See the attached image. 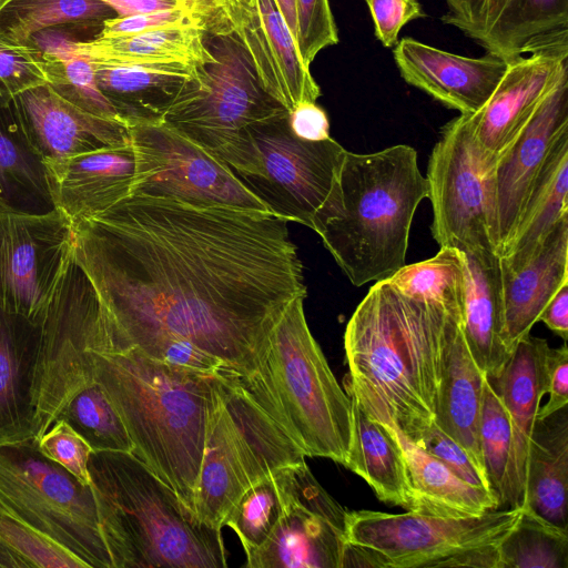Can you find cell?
<instances>
[{
  "instance_id": "1",
  "label": "cell",
  "mask_w": 568,
  "mask_h": 568,
  "mask_svg": "<svg viewBox=\"0 0 568 568\" xmlns=\"http://www.w3.org/2000/svg\"><path fill=\"white\" fill-rule=\"evenodd\" d=\"M287 223L270 211L132 193L72 224L108 351L179 337L254 373L281 313L307 294Z\"/></svg>"
},
{
  "instance_id": "2",
  "label": "cell",
  "mask_w": 568,
  "mask_h": 568,
  "mask_svg": "<svg viewBox=\"0 0 568 568\" xmlns=\"http://www.w3.org/2000/svg\"><path fill=\"white\" fill-rule=\"evenodd\" d=\"M450 312L375 282L344 333V388L419 445L434 425ZM458 314V313H456Z\"/></svg>"
},
{
  "instance_id": "3",
  "label": "cell",
  "mask_w": 568,
  "mask_h": 568,
  "mask_svg": "<svg viewBox=\"0 0 568 568\" xmlns=\"http://www.w3.org/2000/svg\"><path fill=\"white\" fill-rule=\"evenodd\" d=\"M88 376L120 415L132 452L194 511L212 400V375L156 361L131 346L89 351Z\"/></svg>"
},
{
  "instance_id": "4",
  "label": "cell",
  "mask_w": 568,
  "mask_h": 568,
  "mask_svg": "<svg viewBox=\"0 0 568 568\" xmlns=\"http://www.w3.org/2000/svg\"><path fill=\"white\" fill-rule=\"evenodd\" d=\"M101 532L113 568H225L221 529L201 521L132 453L89 459Z\"/></svg>"
},
{
  "instance_id": "5",
  "label": "cell",
  "mask_w": 568,
  "mask_h": 568,
  "mask_svg": "<svg viewBox=\"0 0 568 568\" xmlns=\"http://www.w3.org/2000/svg\"><path fill=\"white\" fill-rule=\"evenodd\" d=\"M339 189L341 210L317 234L353 285L387 280L406 264L413 217L428 197L416 150L347 151Z\"/></svg>"
},
{
  "instance_id": "6",
  "label": "cell",
  "mask_w": 568,
  "mask_h": 568,
  "mask_svg": "<svg viewBox=\"0 0 568 568\" xmlns=\"http://www.w3.org/2000/svg\"><path fill=\"white\" fill-rule=\"evenodd\" d=\"M211 385L194 513L221 529L251 486L278 468L305 462L306 456L280 423L257 369L243 375L224 367L212 375Z\"/></svg>"
},
{
  "instance_id": "7",
  "label": "cell",
  "mask_w": 568,
  "mask_h": 568,
  "mask_svg": "<svg viewBox=\"0 0 568 568\" xmlns=\"http://www.w3.org/2000/svg\"><path fill=\"white\" fill-rule=\"evenodd\" d=\"M211 58L193 74L160 122L223 161L237 178L260 173L250 130L288 113L261 85L234 34L210 37Z\"/></svg>"
},
{
  "instance_id": "8",
  "label": "cell",
  "mask_w": 568,
  "mask_h": 568,
  "mask_svg": "<svg viewBox=\"0 0 568 568\" xmlns=\"http://www.w3.org/2000/svg\"><path fill=\"white\" fill-rule=\"evenodd\" d=\"M294 298L281 313L257 368L280 423L306 457L345 465L352 440V399L339 386Z\"/></svg>"
},
{
  "instance_id": "9",
  "label": "cell",
  "mask_w": 568,
  "mask_h": 568,
  "mask_svg": "<svg viewBox=\"0 0 568 568\" xmlns=\"http://www.w3.org/2000/svg\"><path fill=\"white\" fill-rule=\"evenodd\" d=\"M0 500L91 568H113L91 485L47 457L36 437L0 445Z\"/></svg>"
},
{
  "instance_id": "10",
  "label": "cell",
  "mask_w": 568,
  "mask_h": 568,
  "mask_svg": "<svg viewBox=\"0 0 568 568\" xmlns=\"http://www.w3.org/2000/svg\"><path fill=\"white\" fill-rule=\"evenodd\" d=\"M523 507L473 517H438L412 511H348L343 567H442L448 558L498 546L517 524Z\"/></svg>"
},
{
  "instance_id": "11",
  "label": "cell",
  "mask_w": 568,
  "mask_h": 568,
  "mask_svg": "<svg viewBox=\"0 0 568 568\" xmlns=\"http://www.w3.org/2000/svg\"><path fill=\"white\" fill-rule=\"evenodd\" d=\"M260 173L239 178L272 213L318 233L341 210L339 174L346 150L334 139L304 141L288 113L250 130Z\"/></svg>"
},
{
  "instance_id": "12",
  "label": "cell",
  "mask_w": 568,
  "mask_h": 568,
  "mask_svg": "<svg viewBox=\"0 0 568 568\" xmlns=\"http://www.w3.org/2000/svg\"><path fill=\"white\" fill-rule=\"evenodd\" d=\"M465 113L447 122L427 169L432 234L439 247L495 252L490 171ZM496 253V252H495Z\"/></svg>"
},
{
  "instance_id": "13",
  "label": "cell",
  "mask_w": 568,
  "mask_h": 568,
  "mask_svg": "<svg viewBox=\"0 0 568 568\" xmlns=\"http://www.w3.org/2000/svg\"><path fill=\"white\" fill-rule=\"evenodd\" d=\"M104 324L95 292L81 267L72 261L41 325L36 384L37 439L88 377L89 351L104 345Z\"/></svg>"
},
{
  "instance_id": "14",
  "label": "cell",
  "mask_w": 568,
  "mask_h": 568,
  "mask_svg": "<svg viewBox=\"0 0 568 568\" xmlns=\"http://www.w3.org/2000/svg\"><path fill=\"white\" fill-rule=\"evenodd\" d=\"M73 226L59 210L0 201V307L42 325L72 261Z\"/></svg>"
},
{
  "instance_id": "15",
  "label": "cell",
  "mask_w": 568,
  "mask_h": 568,
  "mask_svg": "<svg viewBox=\"0 0 568 568\" xmlns=\"http://www.w3.org/2000/svg\"><path fill=\"white\" fill-rule=\"evenodd\" d=\"M129 129L138 159L133 193L268 211L230 166L174 129L162 122Z\"/></svg>"
},
{
  "instance_id": "16",
  "label": "cell",
  "mask_w": 568,
  "mask_h": 568,
  "mask_svg": "<svg viewBox=\"0 0 568 568\" xmlns=\"http://www.w3.org/2000/svg\"><path fill=\"white\" fill-rule=\"evenodd\" d=\"M348 510L315 479L305 462L290 466V500L250 568H342Z\"/></svg>"
},
{
  "instance_id": "17",
  "label": "cell",
  "mask_w": 568,
  "mask_h": 568,
  "mask_svg": "<svg viewBox=\"0 0 568 568\" xmlns=\"http://www.w3.org/2000/svg\"><path fill=\"white\" fill-rule=\"evenodd\" d=\"M568 135V78L546 98L490 171L493 242L498 256L510 242L526 202L558 142Z\"/></svg>"
},
{
  "instance_id": "18",
  "label": "cell",
  "mask_w": 568,
  "mask_h": 568,
  "mask_svg": "<svg viewBox=\"0 0 568 568\" xmlns=\"http://www.w3.org/2000/svg\"><path fill=\"white\" fill-rule=\"evenodd\" d=\"M445 24L510 62L568 45V0H445Z\"/></svg>"
},
{
  "instance_id": "19",
  "label": "cell",
  "mask_w": 568,
  "mask_h": 568,
  "mask_svg": "<svg viewBox=\"0 0 568 568\" xmlns=\"http://www.w3.org/2000/svg\"><path fill=\"white\" fill-rule=\"evenodd\" d=\"M566 78L568 45L536 51L510 61L488 101L476 112L465 113L484 156L494 162Z\"/></svg>"
},
{
  "instance_id": "20",
  "label": "cell",
  "mask_w": 568,
  "mask_h": 568,
  "mask_svg": "<svg viewBox=\"0 0 568 568\" xmlns=\"http://www.w3.org/2000/svg\"><path fill=\"white\" fill-rule=\"evenodd\" d=\"M8 108L28 146L42 162L131 140L126 124L79 108L50 84L23 92Z\"/></svg>"
},
{
  "instance_id": "21",
  "label": "cell",
  "mask_w": 568,
  "mask_h": 568,
  "mask_svg": "<svg viewBox=\"0 0 568 568\" xmlns=\"http://www.w3.org/2000/svg\"><path fill=\"white\" fill-rule=\"evenodd\" d=\"M404 81L449 109L474 113L493 95L508 63L490 53L469 58L403 38L393 50Z\"/></svg>"
},
{
  "instance_id": "22",
  "label": "cell",
  "mask_w": 568,
  "mask_h": 568,
  "mask_svg": "<svg viewBox=\"0 0 568 568\" xmlns=\"http://www.w3.org/2000/svg\"><path fill=\"white\" fill-rule=\"evenodd\" d=\"M42 163L53 206L72 224L132 194L138 174L132 140Z\"/></svg>"
},
{
  "instance_id": "23",
  "label": "cell",
  "mask_w": 568,
  "mask_h": 568,
  "mask_svg": "<svg viewBox=\"0 0 568 568\" xmlns=\"http://www.w3.org/2000/svg\"><path fill=\"white\" fill-rule=\"evenodd\" d=\"M549 348L546 339L529 334L516 344L500 374L487 378L506 407L511 427L501 508L525 503L529 439L547 394Z\"/></svg>"
},
{
  "instance_id": "24",
  "label": "cell",
  "mask_w": 568,
  "mask_h": 568,
  "mask_svg": "<svg viewBox=\"0 0 568 568\" xmlns=\"http://www.w3.org/2000/svg\"><path fill=\"white\" fill-rule=\"evenodd\" d=\"M235 37L248 54L263 89L288 113L316 102L322 91L302 61L274 0H255L247 24Z\"/></svg>"
},
{
  "instance_id": "25",
  "label": "cell",
  "mask_w": 568,
  "mask_h": 568,
  "mask_svg": "<svg viewBox=\"0 0 568 568\" xmlns=\"http://www.w3.org/2000/svg\"><path fill=\"white\" fill-rule=\"evenodd\" d=\"M41 326L0 307V445L37 438Z\"/></svg>"
},
{
  "instance_id": "26",
  "label": "cell",
  "mask_w": 568,
  "mask_h": 568,
  "mask_svg": "<svg viewBox=\"0 0 568 568\" xmlns=\"http://www.w3.org/2000/svg\"><path fill=\"white\" fill-rule=\"evenodd\" d=\"M501 281L504 338L513 352L530 334L550 298L568 284V217L559 222L525 264L515 270L501 266Z\"/></svg>"
},
{
  "instance_id": "27",
  "label": "cell",
  "mask_w": 568,
  "mask_h": 568,
  "mask_svg": "<svg viewBox=\"0 0 568 568\" xmlns=\"http://www.w3.org/2000/svg\"><path fill=\"white\" fill-rule=\"evenodd\" d=\"M465 305L462 329L470 354L488 379L496 378L511 352L504 338L500 257L493 251L463 252Z\"/></svg>"
},
{
  "instance_id": "28",
  "label": "cell",
  "mask_w": 568,
  "mask_h": 568,
  "mask_svg": "<svg viewBox=\"0 0 568 568\" xmlns=\"http://www.w3.org/2000/svg\"><path fill=\"white\" fill-rule=\"evenodd\" d=\"M486 375L475 363L453 313L444 349L435 425L453 438L485 475L479 443V420ZM487 479V478H486Z\"/></svg>"
},
{
  "instance_id": "29",
  "label": "cell",
  "mask_w": 568,
  "mask_h": 568,
  "mask_svg": "<svg viewBox=\"0 0 568 568\" xmlns=\"http://www.w3.org/2000/svg\"><path fill=\"white\" fill-rule=\"evenodd\" d=\"M361 407L382 422L403 449L412 485L409 511L458 518L499 509L498 501L488 490L467 483L442 460L406 438L386 414Z\"/></svg>"
},
{
  "instance_id": "30",
  "label": "cell",
  "mask_w": 568,
  "mask_h": 568,
  "mask_svg": "<svg viewBox=\"0 0 568 568\" xmlns=\"http://www.w3.org/2000/svg\"><path fill=\"white\" fill-rule=\"evenodd\" d=\"M205 36L195 24L185 22L128 37L67 41L63 45L100 64L195 68L211 58Z\"/></svg>"
},
{
  "instance_id": "31",
  "label": "cell",
  "mask_w": 568,
  "mask_h": 568,
  "mask_svg": "<svg viewBox=\"0 0 568 568\" xmlns=\"http://www.w3.org/2000/svg\"><path fill=\"white\" fill-rule=\"evenodd\" d=\"M568 405L535 420L528 447L525 508L568 529Z\"/></svg>"
},
{
  "instance_id": "32",
  "label": "cell",
  "mask_w": 568,
  "mask_h": 568,
  "mask_svg": "<svg viewBox=\"0 0 568 568\" xmlns=\"http://www.w3.org/2000/svg\"><path fill=\"white\" fill-rule=\"evenodd\" d=\"M92 62V61H91ZM99 88L128 125L158 123L194 68L94 63Z\"/></svg>"
},
{
  "instance_id": "33",
  "label": "cell",
  "mask_w": 568,
  "mask_h": 568,
  "mask_svg": "<svg viewBox=\"0 0 568 568\" xmlns=\"http://www.w3.org/2000/svg\"><path fill=\"white\" fill-rule=\"evenodd\" d=\"M351 399L352 440L344 466L362 477L381 501L409 511L412 485L400 445L382 422Z\"/></svg>"
},
{
  "instance_id": "34",
  "label": "cell",
  "mask_w": 568,
  "mask_h": 568,
  "mask_svg": "<svg viewBox=\"0 0 568 568\" xmlns=\"http://www.w3.org/2000/svg\"><path fill=\"white\" fill-rule=\"evenodd\" d=\"M568 135L542 169L521 212L515 233L500 254V264L515 270L529 261L551 231L568 217Z\"/></svg>"
},
{
  "instance_id": "35",
  "label": "cell",
  "mask_w": 568,
  "mask_h": 568,
  "mask_svg": "<svg viewBox=\"0 0 568 568\" xmlns=\"http://www.w3.org/2000/svg\"><path fill=\"white\" fill-rule=\"evenodd\" d=\"M0 201L28 212L54 209L42 161L28 146L9 108L1 104Z\"/></svg>"
},
{
  "instance_id": "36",
  "label": "cell",
  "mask_w": 568,
  "mask_h": 568,
  "mask_svg": "<svg viewBox=\"0 0 568 568\" xmlns=\"http://www.w3.org/2000/svg\"><path fill=\"white\" fill-rule=\"evenodd\" d=\"M112 8L100 0H10L0 8V33L28 43L50 27L65 23L99 24L115 17Z\"/></svg>"
},
{
  "instance_id": "37",
  "label": "cell",
  "mask_w": 568,
  "mask_h": 568,
  "mask_svg": "<svg viewBox=\"0 0 568 568\" xmlns=\"http://www.w3.org/2000/svg\"><path fill=\"white\" fill-rule=\"evenodd\" d=\"M290 466L251 486L226 515L223 526L236 532L245 554L263 545L284 515L290 500Z\"/></svg>"
},
{
  "instance_id": "38",
  "label": "cell",
  "mask_w": 568,
  "mask_h": 568,
  "mask_svg": "<svg viewBox=\"0 0 568 568\" xmlns=\"http://www.w3.org/2000/svg\"><path fill=\"white\" fill-rule=\"evenodd\" d=\"M387 281L400 292L443 305L463 318L465 305V261L463 252L444 246L425 261L405 264Z\"/></svg>"
},
{
  "instance_id": "39",
  "label": "cell",
  "mask_w": 568,
  "mask_h": 568,
  "mask_svg": "<svg viewBox=\"0 0 568 568\" xmlns=\"http://www.w3.org/2000/svg\"><path fill=\"white\" fill-rule=\"evenodd\" d=\"M498 555L499 568H568V529L523 507Z\"/></svg>"
},
{
  "instance_id": "40",
  "label": "cell",
  "mask_w": 568,
  "mask_h": 568,
  "mask_svg": "<svg viewBox=\"0 0 568 568\" xmlns=\"http://www.w3.org/2000/svg\"><path fill=\"white\" fill-rule=\"evenodd\" d=\"M58 419L79 433L92 452L132 453L134 449L120 415L94 379L71 396L57 415Z\"/></svg>"
},
{
  "instance_id": "41",
  "label": "cell",
  "mask_w": 568,
  "mask_h": 568,
  "mask_svg": "<svg viewBox=\"0 0 568 568\" xmlns=\"http://www.w3.org/2000/svg\"><path fill=\"white\" fill-rule=\"evenodd\" d=\"M89 568L0 500V568Z\"/></svg>"
},
{
  "instance_id": "42",
  "label": "cell",
  "mask_w": 568,
  "mask_h": 568,
  "mask_svg": "<svg viewBox=\"0 0 568 568\" xmlns=\"http://www.w3.org/2000/svg\"><path fill=\"white\" fill-rule=\"evenodd\" d=\"M43 59L48 84L59 94L92 114L124 123L99 88L94 64L89 59L72 53L64 45L43 50Z\"/></svg>"
},
{
  "instance_id": "43",
  "label": "cell",
  "mask_w": 568,
  "mask_h": 568,
  "mask_svg": "<svg viewBox=\"0 0 568 568\" xmlns=\"http://www.w3.org/2000/svg\"><path fill=\"white\" fill-rule=\"evenodd\" d=\"M479 443L489 491L500 509L511 445V427L507 409L487 377L483 387Z\"/></svg>"
},
{
  "instance_id": "44",
  "label": "cell",
  "mask_w": 568,
  "mask_h": 568,
  "mask_svg": "<svg viewBox=\"0 0 568 568\" xmlns=\"http://www.w3.org/2000/svg\"><path fill=\"white\" fill-rule=\"evenodd\" d=\"M48 82L43 50L0 33V104L8 106L18 95Z\"/></svg>"
},
{
  "instance_id": "45",
  "label": "cell",
  "mask_w": 568,
  "mask_h": 568,
  "mask_svg": "<svg viewBox=\"0 0 568 568\" xmlns=\"http://www.w3.org/2000/svg\"><path fill=\"white\" fill-rule=\"evenodd\" d=\"M297 50L306 67L325 48L338 43V31L328 0H296Z\"/></svg>"
},
{
  "instance_id": "46",
  "label": "cell",
  "mask_w": 568,
  "mask_h": 568,
  "mask_svg": "<svg viewBox=\"0 0 568 568\" xmlns=\"http://www.w3.org/2000/svg\"><path fill=\"white\" fill-rule=\"evenodd\" d=\"M255 0H186L187 19L209 37L237 34L250 21Z\"/></svg>"
},
{
  "instance_id": "47",
  "label": "cell",
  "mask_w": 568,
  "mask_h": 568,
  "mask_svg": "<svg viewBox=\"0 0 568 568\" xmlns=\"http://www.w3.org/2000/svg\"><path fill=\"white\" fill-rule=\"evenodd\" d=\"M38 445L47 457L60 464L82 484L90 485L89 459L92 448L67 422L55 420L38 438Z\"/></svg>"
},
{
  "instance_id": "48",
  "label": "cell",
  "mask_w": 568,
  "mask_h": 568,
  "mask_svg": "<svg viewBox=\"0 0 568 568\" xmlns=\"http://www.w3.org/2000/svg\"><path fill=\"white\" fill-rule=\"evenodd\" d=\"M134 347L156 361L203 375H215L226 367L221 359L184 338L162 336Z\"/></svg>"
},
{
  "instance_id": "49",
  "label": "cell",
  "mask_w": 568,
  "mask_h": 568,
  "mask_svg": "<svg viewBox=\"0 0 568 568\" xmlns=\"http://www.w3.org/2000/svg\"><path fill=\"white\" fill-rule=\"evenodd\" d=\"M376 39L385 48H394L400 30L408 22L426 17L418 0H365Z\"/></svg>"
},
{
  "instance_id": "50",
  "label": "cell",
  "mask_w": 568,
  "mask_h": 568,
  "mask_svg": "<svg viewBox=\"0 0 568 568\" xmlns=\"http://www.w3.org/2000/svg\"><path fill=\"white\" fill-rule=\"evenodd\" d=\"M418 446L442 460L467 483L489 491L486 477L473 464L465 449L438 428L435 423Z\"/></svg>"
},
{
  "instance_id": "51",
  "label": "cell",
  "mask_w": 568,
  "mask_h": 568,
  "mask_svg": "<svg viewBox=\"0 0 568 568\" xmlns=\"http://www.w3.org/2000/svg\"><path fill=\"white\" fill-rule=\"evenodd\" d=\"M185 22L191 21L180 7L129 16H115L103 21L98 37H128Z\"/></svg>"
},
{
  "instance_id": "52",
  "label": "cell",
  "mask_w": 568,
  "mask_h": 568,
  "mask_svg": "<svg viewBox=\"0 0 568 568\" xmlns=\"http://www.w3.org/2000/svg\"><path fill=\"white\" fill-rule=\"evenodd\" d=\"M547 367V394L549 397L547 403L539 407L537 418L546 417L568 405V347L566 342L560 347L549 348Z\"/></svg>"
},
{
  "instance_id": "53",
  "label": "cell",
  "mask_w": 568,
  "mask_h": 568,
  "mask_svg": "<svg viewBox=\"0 0 568 568\" xmlns=\"http://www.w3.org/2000/svg\"><path fill=\"white\" fill-rule=\"evenodd\" d=\"M292 132L304 141L329 139V121L323 108L316 102H303L288 113Z\"/></svg>"
},
{
  "instance_id": "54",
  "label": "cell",
  "mask_w": 568,
  "mask_h": 568,
  "mask_svg": "<svg viewBox=\"0 0 568 568\" xmlns=\"http://www.w3.org/2000/svg\"><path fill=\"white\" fill-rule=\"evenodd\" d=\"M567 341L568 337V284L564 285L547 303L538 322Z\"/></svg>"
},
{
  "instance_id": "55",
  "label": "cell",
  "mask_w": 568,
  "mask_h": 568,
  "mask_svg": "<svg viewBox=\"0 0 568 568\" xmlns=\"http://www.w3.org/2000/svg\"><path fill=\"white\" fill-rule=\"evenodd\" d=\"M274 2L296 43L298 32L296 0H274Z\"/></svg>"
},
{
  "instance_id": "56",
  "label": "cell",
  "mask_w": 568,
  "mask_h": 568,
  "mask_svg": "<svg viewBox=\"0 0 568 568\" xmlns=\"http://www.w3.org/2000/svg\"><path fill=\"white\" fill-rule=\"evenodd\" d=\"M175 1L179 4V7L182 8V9H183V7H184V4L186 2V0H175Z\"/></svg>"
}]
</instances>
